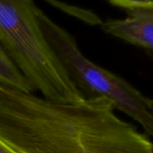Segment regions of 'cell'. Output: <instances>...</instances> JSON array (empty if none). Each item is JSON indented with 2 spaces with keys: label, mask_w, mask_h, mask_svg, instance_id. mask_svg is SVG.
<instances>
[{
  "label": "cell",
  "mask_w": 153,
  "mask_h": 153,
  "mask_svg": "<svg viewBox=\"0 0 153 153\" xmlns=\"http://www.w3.org/2000/svg\"><path fill=\"white\" fill-rule=\"evenodd\" d=\"M0 138L19 153H153L106 98L59 103L2 84Z\"/></svg>",
  "instance_id": "1"
},
{
  "label": "cell",
  "mask_w": 153,
  "mask_h": 153,
  "mask_svg": "<svg viewBox=\"0 0 153 153\" xmlns=\"http://www.w3.org/2000/svg\"><path fill=\"white\" fill-rule=\"evenodd\" d=\"M34 0H0V44L33 90L59 103L83 100L48 44Z\"/></svg>",
  "instance_id": "2"
},
{
  "label": "cell",
  "mask_w": 153,
  "mask_h": 153,
  "mask_svg": "<svg viewBox=\"0 0 153 153\" xmlns=\"http://www.w3.org/2000/svg\"><path fill=\"white\" fill-rule=\"evenodd\" d=\"M42 33L73 85L84 98L104 97L138 123L153 137L150 98L142 95L120 76L94 63L80 51L74 37L41 9L37 12Z\"/></svg>",
  "instance_id": "3"
},
{
  "label": "cell",
  "mask_w": 153,
  "mask_h": 153,
  "mask_svg": "<svg viewBox=\"0 0 153 153\" xmlns=\"http://www.w3.org/2000/svg\"><path fill=\"white\" fill-rule=\"evenodd\" d=\"M129 12V16L124 19L102 23V30L131 44L153 51V9Z\"/></svg>",
  "instance_id": "4"
},
{
  "label": "cell",
  "mask_w": 153,
  "mask_h": 153,
  "mask_svg": "<svg viewBox=\"0 0 153 153\" xmlns=\"http://www.w3.org/2000/svg\"><path fill=\"white\" fill-rule=\"evenodd\" d=\"M0 84L23 92H33L25 76L0 44Z\"/></svg>",
  "instance_id": "5"
},
{
  "label": "cell",
  "mask_w": 153,
  "mask_h": 153,
  "mask_svg": "<svg viewBox=\"0 0 153 153\" xmlns=\"http://www.w3.org/2000/svg\"><path fill=\"white\" fill-rule=\"evenodd\" d=\"M114 6L125 9H153V0H107Z\"/></svg>",
  "instance_id": "6"
},
{
  "label": "cell",
  "mask_w": 153,
  "mask_h": 153,
  "mask_svg": "<svg viewBox=\"0 0 153 153\" xmlns=\"http://www.w3.org/2000/svg\"><path fill=\"white\" fill-rule=\"evenodd\" d=\"M0 153H19L16 149L0 138Z\"/></svg>",
  "instance_id": "7"
},
{
  "label": "cell",
  "mask_w": 153,
  "mask_h": 153,
  "mask_svg": "<svg viewBox=\"0 0 153 153\" xmlns=\"http://www.w3.org/2000/svg\"><path fill=\"white\" fill-rule=\"evenodd\" d=\"M150 107L153 110V99L152 98H150Z\"/></svg>",
  "instance_id": "8"
}]
</instances>
